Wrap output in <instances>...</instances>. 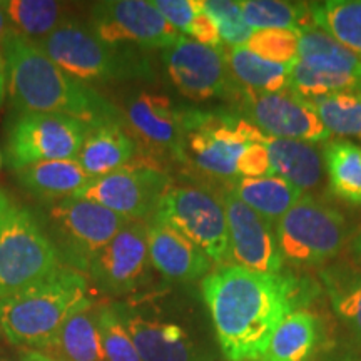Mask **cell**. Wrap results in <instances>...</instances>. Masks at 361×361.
Returning a JSON list of instances; mask_svg holds the SVG:
<instances>
[{
  "instance_id": "cell-43",
  "label": "cell",
  "mask_w": 361,
  "mask_h": 361,
  "mask_svg": "<svg viewBox=\"0 0 361 361\" xmlns=\"http://www.w3.org/2000/svg\"><path fill=\"white\" fill-rule=\"evenodd\" d=\"M7 92V75H6V62H4L2 51H0V106H2L4 99Z\"/></svg>"
},
{
  "instance_id": "cell-41",
  "label": "cell",
  "mask_w": 361,
  "mask_h": 361,
  "mask_svg": "<svg viewBox=\"0 0 361 361\" xmlns=\"http://www.w3.org/2000/svg\"><path fill=\"white\" fill-rule=\"evenodd\" d=\"M350 252H351V261L361 268V231L356 234L353 241H351Z\"/></svg>"
},
{
  "instance_id": "cell-18",
  "label": "cell",
  "mask_w": 361,
  "mask_h": 361,
  "mask_svg": "<svg viewBox=\"0 0 361 361\" xmlns=\"http://www.w3.org/2000/svg\"><path fill=\"white\" fill-rule=\"evenodd\" d=\"M147 245L152 268L173 281H202L213 271L214 263L200 246L166 224L149 221Z\"/></svg>"
},
{
  "instance_id": "cell-17",
  "label": "cell",
  "mask_w": 361,
  "mask_h": 361,
  "mask_svg": "<svg viewBox=\"0 0 361 361\" xmlns=\"http://www.w3.org/2000/svg\"><path fill=\"white\" fill-rule=\"evenodd\" d=\"M151 268L147 245V223L128 221L90 261L87 276L97 288L121 296L137 290L146 283Z\"/></svg>"
},
{
  "instance_id": "cell-12",
  "label": "cell",
  "mask_w": 361,
  "mask_h": 361,
  "mask_svg": "<svg viewBox=\"0 0 361 361\" xmlns=\"http://www.w3.org/2000/svg\"><path fill=\"white\" fill-rule=\"evenodd\" d=\"M162 64L178 92L192 102L238 101L241 87L228 66L226 49H214L180 35L162 51Z\"/></svg>"
},
{
  "instance_id": "cell-35",
  "label": "cell",
  "mask_w": 361,
  "mask_h": 361,
  "mask_svg": "<svg viewBox=\"0 0 361 361\" xmlns=\"http://www.w3.org/2000/svg\"><path fill=\"white\" fill-rule=\"evenodd\" d=\"M298 42L300 37L296 30L266 29L255 30L245 47L266 61L293 64L298 59Z\"/></svg>"
},
{
  "instance_id": "cell-21",
  "label": "cell",
  "mask_w": 361,
  "mask_h": 361,
  "mask_svg": "<svg viewBox=\"0 0 361 361\" xmlns=\"http://www.w3.org/2000/svg\"><path fill=\"white\" fill-rule=\"evenodd\" d=\"M139 159V147L126 124H106L90 130L78 161L90 179L111 174Z\"/></svg>"
},
{
  "instance_id": "cell-32",
  "label": "cell",
  "mask_w": 361,
  "mask_h": 361,
  "mask_svg": "<svg viewBox=\"0 0 361 361\" xmlns=\"http://www.w3.org/2000/svg\"><path fill=\"white\" fill-rule=\"evenodd\" d=\"M246 24L252 30L286 29L301 32L316 27L311 19L310 6L279 2V0H243L239 2Z\"/></svg>"
},
{
  "instance_id": "cell-31",
  "label": "cell",
  "mask_w": 361,
  "mask_h": 361,
  "mask_svg": "<svg viewBox=\"0 0 361 361\" xmlns=\"http://www.w3.org/2000/svg\"><path fill=\"white\" fill-rule=\"evenodd\" d=\"M318 29L361 59V0H328L310 6Z\"/></svg>"
},
{
  "instance_id": "cell-37",
  "label": "cell",
  "mask_w": 361,
  "mask_h": 361,
  "mask_svg": "<svg viewBox=\"0 0 361 361\" xmlns=\"http://www.w3.org/2000/svg\"><path fill=\"white\" fill-rule=\"evenodd\" d=\"M154 7L180 35H186L196 13L204 7V0H154Z\"/></svg>"
},
{
  "instance_id": "cell-4",
  "label": "cell",
  "mask_w": 361,
  "mask_h": 361,
  "mask_svg": "<svg viewBox=\"0 0 361 361\" xmlns=\"http://www.w3.org/2000/svg\"><path fill=\"white\" fill-rule=\"evenodd\" d=\"M35 44L66 74L85 84L126 82L152 75L142 49L104 42L89 24L75 19Z\"/></svg>"
},
{
  "instance_id": "cell-27",
  "label": "cell",
  "mask_w": 361,
  "mask_h": 361,
  "mask_svg": "<svg viewBox=\"0 0 361 361\" xmlns=\"http://www.w3.org/2000/svg\"><path fill=\"white\" fill-rule=\"evenodd\" d=\"M319 278L335 314L361 341V268L338 261L322 268Z\"/></svg>"
},
{
  "instance_id": "cell-36",
  "label": "cell",
  "mask_w": 361,
  "mask_h": 361,
  "mask_svg": "<svg viewBox=\"0 0 361 361\" xmlns=\"http://www.w3.org/2000/svg\"><path fill=\"white\" fill-rule=\"evenodd\" d=\"M204 12L218 25L221 40L229 49L245 45L255 30L246 24L239 2L228 0H204Z\"/></svg>"
},
{
  "instance_id": "cell-8",
  "label": "cell",
  "mask_w": 361,
  "mask_h": 361,
  "mask_svg": "<svg viewBox=\"0 0 361 361\" xmlns=\"http://www.w3.org/2000/svg\"><path fill=\"white\" fill-rule=\"evenodd\" d=\"M284 264L298 269L324 268L345 250L346 221L340 211L305 194L274 224Z\"/></svg>"
},
{
  "instance_id": "cell-7",
  "label": "cell",
  "mask_w": 361,
  "mask_h": 361,
  "mask_svg": "<svg viewBox=\"0 0 361 361\" xmlns=\"http://www.w3.org/2000/svg\"><path fill=\"white\" fill-rule=\"evenodd\" d=\"M39 216L62 263L82 274H87L90 261L128 224L123 216L82 197L45 202Z\"/></svg>"
},
{
  "instance_id": "cell-2",
  "label": "cell",
  "mask_w": 361,
  "mask_h": 361,
  "mask_svg": "<svg viewBox=\"0 0 361 361\" xmlns=\"http://www.w3.org/2000/svg\"><path fill=\"white\" fill-rule=\"evenodd\" d=\"M11 109L69 116L99 128L124 124L123 111L94 85L71 78L34 40L11 34L0 45Z\"/></svg>"
},
{
  "instance_id": "cell-16",
  "label": "cell",
  "mask_w": 361,
  "mask_h": 361,
  "mask_svg": "<svg viewBox=\"0 0 361 361\" xmlns=\"http://www.w3.org/2000/svg\"><path fill=\"white\" fill-rule=\"evenodd\" d=\"M218 192L228 221L231 264L258 273L281 274L284 261L279 252L274 224L246 206L228 184Z\"/></svg>"
},
{
  "instance_id": "cell-33",
  "label": "cell",
  "mask_w": 361,
  "mask_h": 361,
  "mask_svg": "<svg viewBox=\"0 0 361 361\" xmlns=\"http://www.w3.org/2000/svg\"><path fill=\"white\" fill-rule=\"evenodd\" d=\"M310 104L329 134L361 139V92H338Z\"/></svg>"
},
{
  "instance_id": "cell-42",
  "label": "cell",
  "mask_w": 361,
  "mask_h": 361,
  "mask_svg": "<svg viewBox=\"0 0 361 361\" xmlns=\"http://www.w3.org/2000/svg\"><path fill=\"white\" fill-rule=\"evenodd\" d=\"M11 34H12V29H11V25H8L7 16H6V12H4V7H2V2H0V45L6 42V39Z\"/></svg>"
},
{
  "instance_id": "cell-34",
  "label": "cell",
  "mask_w": 361,
  "mask_h": 361,
  "mask_svg": "<svg viewBox=\"0 0 361 361\" xmlns=\"http://www.w3.org/2000/svg\"><path fill=\"white\" fill-rule=\"evenodd\" d=\"M97 329L104 361H141L116 305L97 306Z\"/></svg>"
},
{
  "instance_id": "cell-1",
  "label": "cell",
  "mask_w": 361,
  "mask_h": 361,
  "mask_svg": "<svg viewBox=\"0 0 361 361\" xmlns=\"http://www.w3.org/2000/svg\"><path fill=\"white\" fill-rule=\"evenodd\" d=\"M221 353L228 361H259L276 328L300 306V283L223 264L201 281Z\"/></svg>"
},
{
  "instance_id": "cell-29",
  "label": "cell",
  "mask_w": 361,
  "mask_h": 361,
  "mask_svg": "<svg viewBox=\"0 0 361 361\" xmlns=\"http://www.w3.org/2000/svg\"><path fill=\"white\" fill-rule=\"evenodd\" d=\"M12 32L39 42L71 19L66 4L56 0H6L2 2Z\"/></svg>"
},
{
  "instance_id": "cell-24",
  "label": "cell",
  "mask_w": 361,
  "mask_h": 361,
  "mask_svg": "<svg viewBox=\"0 0 361 361\" xmlns=\"http://www.w3.org/2000/svg\"><path fill=\"white\" fill-rule=\"evenodd\" d=\"M228 186L246 206L273 224L305 196L300 189L279 176L238 178L228 183Z\"/></svg>"
},
{
  "instance_id": "cell-25",
  "label": "cell",
  "mask_w": 361,
  "mask_h": 361,
  "mask_svg": "<svg viewBox=\"0 0 361 361\" xmlns=\"http://www.w3.org/2000/svg\"><path fill=\"white\" fill-rule=\"evenodd\" d=\"M298 62L324 74L361 80V59L324 30L311 27L298 32Z\"/></svg>"
},
{
  "instance_id": "cell-10",
  "label": "cell",
  "mask_w": 361,
  "mask_h": 361,
  "mask_svg": "<svg viewBox=\"0 0 361 361\" xmlns=\"http://www.w3.org/2000/svg\"><path fill=\"white\" fill-rule=\"evenodd\" d=\"M92 126L61 114L13 112L6 129V162L19 171L45 161L78 159Z\"/></svg>"
},
{
  "instance_id": "cell-14",
  "label": "cell",
  "mask_w": 361,
  "mask_h": 361,
  "mask_svg": "<svg viewBox=\"0 0 361 361\" xmlns=\"http://www.w3.org/2000/svg\"><path fill=\"white\" fill-rule=\"evenodd\" d=\"M184 109L171 97L152 90H139L126 101L124 124L137 147L146 149L149 161L169 157L180 162Z\"/></svg>"
},
{
  "instance_id": "cell-6",
  "label": "cell",
  "mask_w": 361,
  "mask_h": 361,
  "mask_svg": "<svg viewBox=\"0 0 361 361\" xmlns=\"http://www.w3.org/2000/svg\"><path fill=\"white\" fill-rule=\"evenodd\" d=\"M62 266L37 211L0 188V298L24 290Z\"/></svg>"
},
{
  "instance_id": "cell-38",
  "label": "cell",
  "mask_w": 361,
  "mask_h": 361,
  "mask_svg": "<svg viewBox=\"0 0 361 361\" xmlns=\"http://www.w3.org/2000/svg\"><path fill=\"white\" fill-rule=\"evenodd\" d=\"M273 176L266 147L261 142H252L239 162V178H263Z\"/></svg>"
},
{
  "instance_id": "cell-3",
  "label": "cell",
  "mask_w": 361,
  "mask_h": 361,
  "mask_svg": "<svg viewBox=\"0 0 361 361\" xmlns=\"http://www.w3.org/2000/svg\"><path fill=\"white\" fill-rule=\"evenodd\" d=\"M90 305L89 278L62 266L24 290L0 298V336L19 348L44 351L66 319Z\"/></svg>"
},
{
  "instance_id": "cell-9",
  "label": "cell",
  "mask_w": 361,
  "mask_h": 361,
  "mask_svg": "<svg viewBox=\"0 0 361 361\" xmlns=\"http://www.w3.org/2000/svg\"><path fill=\"white\" fill-rule=\"evenodd\" d=\"M151 221L184 234L216 266L231 264L226 211L219 192L211 186L171 184Z\"/></svg>"
},
{
  "instance_id": "cell-11",
  "label": "cell",
  "mask_w": 361,
  "mask_h": 361,
  "mask_svg": "<svg viewBox=\"0 0 361 361\" xmlns=\"http://www.w3.org/2000/svg\"><path fill=\"white\" fill-rule=\"evenodd\" d=\"M171 184L173 179L159 164L139 156L123 169L92 178L74 197L97 202L128 221L149 223Z\"/></svg>"
},
{
  "instance_id": "cell-28",
  "label": "cell",
  "mask_w": 361,
  "mask_h": 361,
  "mask_svg": "<svg viewBox=\"0 0 361 361\" xmlns=\"http://www.w3.org/2000/svg\"><path fill=\"white\" fill-rule=\"evenodd\" d=\"M228 66L241 90L256 94H271L288 90L291 64L266 61L247 51L245 45L226 51Z\"/></svg>"
},
{
  "instance_id": "cell-23",
  "label": "cell",
  "mask_w": 361,
  "mask_h": 361,
  "mask_svg": "<svg viewBox=\"0 0 361 361\" xmlns=\"http://www.w3.org/2000/svg\"><path fill=\"white\" fill-rule=\"evenodd\" d=\"M323 341L319 318L296 310L276 328L259 361H311Z\"/></svg>"
},
{
  "instance_id": "cell-22",
  "label": "cell",
  "mask_w": 361,
  "mask_h": 361,
  "mask_svg": "<svg viewBox=\"0 0 361 361\" xmlns=\"http://www.w3.org/2000/svg\"><path fill=\"white\" fill-rule=\"evenodd\" d=\"M13 173L17 183L42 204L74 197L90 180L78 159L37 162Z\"/></svg>"
},
{
  "instance_id": "cell-45",
  "label": "cell",
  "mask_w": 361,
  "mask_h": 361,
  "mask_svg": "<svg viewBox=\"0 0 361 361\" xmlns=\"http://www.w3.org/2000/svg\"><path fill=\"white\" fill-rule=\"evenodd\" d=\"M0 168H2V152H0Z\"/></svg>"
},
{
  "instance_id": "cell-5",
  "label": "cell",
  "mask_w": 361,
  "mask_h": 361,
  "mask_svg": "<svg viewBox=\"0 0 361 361\" xmlns=\"http://www.w3.org/2000/svg\"><path fill=\"white\" fill-rule=\"evenodd\" d=\"M261 133L239 114L186 107L183 117L180 164L211 179L233 183L239 178V162L252 142L263 144Z\"/></svg>"
},
{
  "instance_id": "cell-44",
  "label": "cell",
  "mask_w": 361,
  "mask_h": 361,
  "mask_svg": "<svg viewBox=\"0 0 361 361\" xmlns=\"http://www.w3.org/2000/svg\"><path fill=\"white\" fill-rule=\"evenodd\" d=\"M0 361H13V360L7 358V356H0Z\"/></svg>"
},
{
  "instance_id": "cell-19",
  "label": "cell",
  "mask_w": 361,
  "mask_h": 361,
  "mask_svg": "<svg viewBox=\"0 0 361 361\" xmlns=\"http://www.w3.org/2000/svg\"><path fill=\"white\" fill-rule=\"evenodd\" d=\"M141 361H194L192 340L178 323L147 318L126 305H116Z\"/></svg>"
},
{
  "instance_id": "cell-13",
  "label": "cell",
  "mask_w": 361,
  "mask_h": 361,
  "mask_svg": "<svg viewBox=\"0 0 361 361\" xmlns=\"http://www.w3.org/2000/svg\"><path fill=\"white\" fill-rule=\"evenodd\" d=\"M89 27L104 42L146 49L173 45L180 34L147 0H106L90 6Z\"/></svg>"
},
{
  "instance_id": "cell-26",
  "label": "cell",
  "mask_w": 361,
  "mask_h": 361,
  "mask_svg": "<svg viewBox=\"0 0 361 361\" xmlns=\"http://www.w3.org/2000/svg\"><path fill=\"white\" fill-rule=\"evenodd\" d=\"M44 353L64 361H104L96 303L71 314Z\"/></svg>"
},
{
  "instance_id": "cell-30",
  "label": "cell",
  "mask_w": 361,
  "mask_h": 361,
  "mask_svg": "<svg viewBox=\"0 0 361 361\" xmlns=\"http://www.w3.org/2000/svg\"><path fill=\"white\" fill-rule=\"evenodd\" d=\"M323 161L333 196L361 206V146L346 139L328 141L323 147Z\"/></svg>"
},
{
  "instance_id": "cell-39",
  "label": "cell",
  "mask_w": 361,
  "mask_h": 361,
  "mask_svg": "<svg viewBox=\"0 0 361 361\" xmlns=\"http://www.w3.org/2000/svg\"><path fill=\"white\" fill-rule=\"evenodd\" d=\"M186 37L196 40V42H200L202 45H207V47H214V49L224 47L223 40H221L218 25H216L214 20L204 12V7L196 13V17H194V20L191 22V25H189Z\"/></svg>"
},
{
  "instance_id": "cell-40",
  "label": "cell",
  "mask_w": 361,
  "mask_h": 361,
  "mask_svg": "<svg viewBox=\"0 0 361 361\" xmlns=\"http://www.w3.org/2000/svg\"><path fill=\"white\" fill-rule=\"evenodd\" d=\"M19 361H64L57 356H52L49 353L39 350H30V348H20L19 351Z\"/></svg>"
},
{
  "instance_id": "cell-20",
  "label": "cell",
  "mask_w": 361,
  "mask_h": 361,
  "mask_svg": "<svg viewBox=\"0 0 361 361\" xmlns=\"http://www.w3.org/2000/svg\"><path fill=\"white\" fill-rule=\"evenodd\" d=\"M263 146L268 151L273 176L291 183L303 194L316 191L323 184L326 169L318 144L266 134Z\"/></svg>"
},
{
  "instance_id": "cell-15",
  "label": "cell",
  "mask_w": 361,
  "mask_h": 361,
  "mask_svg": "<svg viewBox=\"0 0 361 361\" xmlns=\"http://www.w3.org/2000/svg\"><path fill=\"white\" fill-rule=\"evenodd\" d=\"M239 116L271 137L306 142H328L331 134L318 119L310 102L290 90L256 94L241 90Z\"/></svg>"
}]
</instances>
